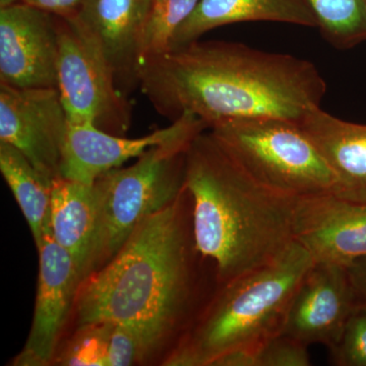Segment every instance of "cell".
Masks as SVG:
<instances>
[{"instance_id":"6da1fadb","label":"cell","mask_w":366,"mask_h":366,"mask_svg":"<svg viewBox=\"0 0 366 366\" xmlns=\"http://www.w3.org/2000/svg\"><path fill=\"white\" fill-rule=\"evenodd\" d=\"M139 88L163 117L174 122L190 113L209 129L247 118L300 122L320 107L327 84L307 59L197 40L144 60Z\"/></svg>"},{"instance_id":"7a4b0ae2","label":"cell","mask_w":366,"mask_h":366,"mask_svg":"<svg viewBox=\"0 0 366 366\" xmlns=\"http://www.w3.org/2000/svg\"><path fill=\"white\" fill-rule=\"evenodd\" d=\"M194 247L216 264L220 283L276 261L295 242V197L250 177L211 132L185 152Z\"/></svg>"},{"instance_id":"3957f363","label":"cell","mask_w":366,"mask_h":366,"mask_svg":"<svg viewBox=\"0 0 366 366\" xmlns=\"http://www.w3.org/2000/svg\"><path fill=\"white\" fill-rule=\"evenodd\" d=\"M182 199L144 220L112 261L81 282L78 327L125 325L143 335L152 351L174 331L192 289Z\"/></svg>"},{"instance_id":"277c9868","label":"cell","mask_w":366,"mask_h":366,"mask_svg":"<svg viewBox=\"0 0 366 366\" xmlns=\"http://www.w3.org/2000/svg\"><path fill=\"white\" fill-rule=\"evenodd\" d=\"M315 262L296 242L276 261L224 284L166 365L211 366L238 349L257 351L282 333L291 301Z\"/></svg>"},{"instance_id":"5b68a950","label":"cell","mask_w":366,"mask_h":366,"mask_svg":"<svg viewBox=\"0 0 366 366\" xmlns=\"http://www.w3.org/2000/svg\"><path fill=\"white\" fill-rule=\"evenodd\" d=\"M192 141L153 147L93 183L97 219L89 274L112 261L139 224L187 192L185 152Z\"/></svg>"},{"instance_id":"8992f818","label":"cell","mask_w":366,"mask_h":366,"mask_svg":"<svg viewBox=\"0 0 366 366\" xmlns=\"http://www.w3.org/2000/svg\"><path fill=\"white\" fill-rule=\"evenodd\" d=\"M209 131L264 187L295 199L336 196L334 173L300 122L247 118L221 122Z\"/></svg>"},{"instance_id":"52a82bcc","label":"cell","mask_w":366,"mask_h":366,"mask_svg":"<svg viewBox=\"0 0 366 366\" xmlns=\"http://www.w3.org/2000/svg\"><path fill=\"white\" fill-rule=\"evenodd\" d=\"M57 90L71 124H91L124 136L132 105L100 55L69 19L59 18Z\"/></svg>"},{"instance_id":"ba28073f","label":"cell","mask_w":366,"mask_h":366,"mask_svg":"<svg viewBox=\"0 0 366 366\" xmlns=\"http://www.w3.org/2000/svg\"><path fill=\"white\" fill-rule=\"evenodd\" d=\"M69 124L56 88L18 89L0 84V143L20 151L51 183L61 177Z\"/></svg>"},{"instance_id":"9c48e42d","label":"cell","mask_w":366,"mask_h":366,"mask_svg":"<svg viewBox=\"0 0 366 366\" xmlns=\"http://www.w3.org/2000/svg\"><path fill=\"white\" fill-rule=\"evenodd\" d=\"M59 16L25 2L0 9V84L56 88Z\"/></svg>"},{"instance_id":"30bf717a","label":"cell","mask_w":366,"mask_h":366,"mask_svg":"<svg viewBox=\"0 0 366 366\" xmlns=\"http://www.w3.org/2000/svg\"><path fill=\"white\" fill-rule=\"evenodd\" d=\"M206 131L208 124L190 113H184L169 127L136 139L112 134L91 124H69L60 174L93 184L101 175L119 168L129 159L139 158L153 147L190 142Z\"/></svg>"},{"instance_id":"8fae6325","label":"cell","mask_w":366,"mask_h":366,"mask_svg":"<svg viewBox=\"0 0 366 366\" xmlns=\"http://www.w3.org/2000/svg\"><path fill=\"white\" fill-rule=\"evenodd\" d=\"M153 0H86L69 19L100 55L119 90L139 88L142 45Z\"/></svg>"},{"instance_id":"7c38bea8","label":"cell","mask_w":366,"mask_h":366,"mask_svg":"<svg viewBox=\"0 0 366 366\" xmlns=\"http://www.w3.org/2000/svg\"><path fill=\"white\" fill-rule=\"evenodd\" d=\"M39 252L37 295L30 334L14 365H49L74 307L81 279L71 255L53 239L49 224Z\"/></svg>"},{"instance_id":"4fadbf2b","label":"cell","mask_w":366,"mask_h":366,"mask_svg":"<svg viewBox=\"0 0 366 366\" xmlns=\"http://www.w3.org/2000/svg\"><path fill=\"white\" fill-rule=\"evenodd\" d=\"M293 236L315 264L347 268L366 257V204L332 194L297 197Z\"/></svg>"},{"instance_id":"5bb4252c","label":"cell","mask_w":366,"mask_h":366,"mask_svg":"<svg viewBox=\"0 0 366 366\" xmlns=\"http://www.w3.org/2000/svg\"><path fill=\"white\" fill-rule=\"evenodd\" d=\"M357 307L346 268L314 264L293 296L282 333L307 346L334 348Z\"/></svg>"},{"instance_id":"9a60e30c","label":"cell","mask_w":366,"mask_h":366,"mask_svg":"<svg viewBox=\"0 0 366 366\" xmlns=\"http://www.w3.org/2000/svg\"><path fill=\"white\" fill-rule=\"evenodd\" d=\"M337 180V197L366 204V125L317 108L300 122Z\"/></svg>"},{"instance_id":"2e32d148","label":"cell","mask_w":366,"mask_h":366,"mask_svg":"<svg viewBox=\"0 0 366 366\" xmlns=\"http://www.w3.org/2000/svg\"><path fill=\"white\" fill-rule=\"evenodd\" d=\"M243 21L319 26L307 0H199L194 13L173 36L170 49L199 40L214 29Z\"/></svg>"},{"instance_id":"e0dca14e","label":"cell","mask_w":366,"mask_h":366,"mask_svg":"<svg viewBox=\"0 0 366 366\" xmlns=\"http://www.w3.org/2000/svg\"><path fill=\"white\" fill-rule=\"evenodd\" d=\"M96 219L97 209L93 184L64 177L53 180L50 232L53 239L71 255L81 283L89 274Z\"/></svg>"},{"instance_id":"ac0fdd59","label":"cell","mask_w":366,"mask_h":366,"mask_svg":"<svg viewBox=\"0 0 366 366\" xmlns=\"http://www.w3.org/2000/svg\"><path fill=\"white\" fill-rule=\"evenodd\" d=\"M0 171L20 207L39 247L48 224L52 183L11 144L0 143Z\"/></svg>"},{"instance_id":"d6986e66","label":"cell","mask_w":366,"mask_h":366,"mask_svg":"<svg viewBox=\"0 0 366 366\" xmlns=\"http://www.w3.org/2000/svg\"><path fill=\"white\" fill-rule=\"evenodd\" d=\"M325 39L337 48L366 38L365 0H307Z\"/></svg>"},{"instance_id":"ffe728a7","label":"cell","mask_w":366,"mask_h":366,"mask_svg":"<svg viewBox=\"0 0 366 366\" xmlns=\"http://www.w3.org/2000/svg\"><path fill=\"white\" fill-rule=\"evenodd\" d=\"M199 0H153L142 45L141 64L170 49L177 29L194 13Z\"/></svg>"},{"instance_id":"44dd1931","label":"cell","mask_w":366,"mask_h":366,"mask_svg":"<svg viewBox=\"0 0 366 366\" xmlns=\"http://www.w3.org/2000/svg\"><path fill=\"white\" fill-rule=\"evenodd\" d=\"M112 322L84 325L60 354V365L107 366V351Z\"/></svg>"},{"instance_id":"7402d4cb","label":"cell","mask_w":366,"mask_h":366,"mask_svg":"<svg viewBox=\"0 0 366 366\" xmlns=\"http://www.w3.org/2000/svg\"><path fill=\"white\" fill-rule=\"evenodd\" d=\"M331 350L335 365L366 366L365 308H355L347 320L340 340Z\"/></svg>"},{"instance_id":"603a6c76","label":"cell","mask_w":366,"mask_h":366,"mask_svg":"<svg viewBox=\"0 0 366 366\" xmlns=\"http://www.w3.org/2000/svg\"><path fill=\"white\" fill-rule=\"evenodd\" d=\"M152 352L143 335L122 324H113L107 351V366H129L144 360Z\"/></svg>"},{"instance_id":"cb8c5ba5","label":"cell","mask_w":366,"mask_h":366,"mask_svg":"<svg viewBox=\"0 0 366 366\" xmlns=\"http://www.w3.org/2000/svg\"><path fill=\"white\" fill-rule=\"evenodd\" d=\"M307 347L287 335H277L257 351V366L310 365Z\"/></svg>"},{"instance_id":"d4e9b609","label":"cell","mask_w":366,"mask_h":366,"mask_svg":"<svg viewBox=\"0 0 366 366\" xmlns=\"http://www.w3.org/2000/svg\"><path fill=\"white\" fill-rule=\"evenodd\" d=\"M21 1L59 18L71 19L79 14L86 0H21Z\"/></svg>"},{"instance_id":"484cf974","label":"cell","mask_w":366,"mask_h":366,"mask_svg":"<svg viewBox=\"0 0 366 366\" xmlns=\"http://www.w3.org/2000/svg\"><path fill=\"white\" fill-rule=\"evenodd\" d=\"M346 269L357 305L366 310V257L352 262Z\"/></svg>"},{"instance_id":"4316f807","label":"cell","mask_w":366,"mask_h":366,"mask_svg":"<svg viewBox=\"0 0 366 366\" xmlns=\"http://www.w3.org/2000/svg\"><path fill=\"white\" fill-rule=\"evenodd\" d=\"M20 1L21 0H0V9H2V7L11 6V4H16V2Z\"/></svg>"},{"instance_id":"83f0119b","label":"cell","mask_w":366,"mask_h":366,"mask_svg":"<svg viewBox=\"0 0 366 366\" xmlns=\"http://www.w3.org/2000/svg\"><path fill=\"white\" fill-rule=\"evenodd\" d=\"M365 4H366V0H365Z\"/></svg>"}]
</instances>
